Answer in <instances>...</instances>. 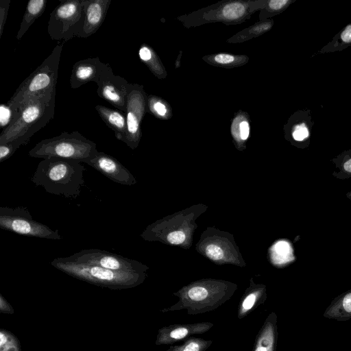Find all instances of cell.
<instances>
[{"label": "cell", "instance_id": "6da1fadb", "mask_svg": "<svg viewBox=\"0 0 351 351\" xmlns=\"http://www.w3.org/2000/svg\"><path fill=\"white\" fill-rule=\"evenodd\" d=\"M56 88L30 97L19 108L16 120L0 134V143L13 142L19 148L43 128L55 115Z\"/></svg>", "mask_w": 351, "mask_h": 351}, {"label": "cell", "instance_id": "7a4b0ae2", "mask_svg": "<svg viewBox=\"0 0 351 351\" xmlns=\"http://www.w3.org/2000/svg\"><path fill=\"white\" fill-rule=\"evenodd\" d=\"M84 171L80 162L50 157L38 163L31 180L49 193L75 199L84 184Z\"/></svg>", "mask_w": 351, "mask_h": 351}, {"label": "cell", "instance_id": "3957f363", "mask_svg": "<svg viewBox=\"0 0 351 351\" xmlns=\"http://www.w3.org/2000/svg\"><path fill=\"white\" fill-rule=\"evenodd\" d=\"M51 265L58 270L86 282L110 289H129L141 284L143 273L119 271L80 263L67 257L53 259Z\"/></svg>", "mask_w": 351, "mask_h": 351}, {"label": "cell", "instance_id": "277c9868", "mask_svg": "<svg viewBox=\"0 0 351 351\" xmlns=\"http://www.w3.org/2000/svg\"><path fill=\"white\" fill-rule=\"evenodd\" d=\"M98 152L95 143L78 131H73L63 132L58 136L43 139L37 143L28 154L36 158L55 157L84 162Z\"/></svg>", "mask_w": 351, "mask_h": 351}, {"label": "cell", "instance_id": "5b68a950", "mask_svg": "<svg viewBox=\"0 0 351 351\" xmlns=\"http://www.w3.org/2000/svg\"><path fill=\"white\" fill-rule=\"evenodd\" d=\"M62 47L63 44L58 42L50 55L20 84L8 104L19 110L30 97L56 88Z\"/></svg>", "mask_w": 351, "mask_h": 351}, {"label": "cell", "instance_id": "8992f818", "mask_svg": "<svg viewBox=\"0 0 351 351\" xmlns=\"http://www.w3.org/2000/svg\"><path fill=\"white\" fill-rule=\"evenodd\" d=\"M232 293V290L222 286L194 285L174 293L178 298V301L162 309V312L186 309L189 315L208 313L221 306Z\"/></svg>", "mask_w": 351, "mask_h": 351}, {"label": "cell", "instance_id": "52a82bcc", "mask_svg": "<svg viewBox=\"0 0 351 351\" xmlns=\"http://www.w3.org/2000/svg\"><path fill=\"white\" fill-rule=\"evenodd\" d=\"M84 22V0H65L51 12L47 25L50 38L64 43L80 36Z\"/></svg>", "mask_w": 351, "mask_h": 351}, {"label": "cell", "instance_id": "ba28073f", "mask_svg": "<svg viewBox=\"0 0 351 351\" xmlns=\"http://www.w3.org/2000/svg\"><path fill=\"white\" fill-rule=\"evenodd\" d=\"M0 228L27 237L53 240L62 239L58 230H52L45 224L34 220L28 209L24 206H1Z\"/></svg>", "mask_w": 351, "mask_h": 351}, {"label": "cell", "instance_id": "9c48e42d", "mask_svg": "<svg viewBox=\"0 0 351 351\" xmlns=\"http://www.w3.org/2000/svg\"><path fill=\"white\" fill-rule=\"evenodd\" d=\"M68 257L77 262L113 271L143 273L146 269L145 266L135 260L99 249L81 250Z\"/></svg>", "mask_w": 351, "mask_h": 351}, {"label": "cell", "instance_id": "30bf717a", "mask_svg": "<svg viewBox=\"0 0 351 351\" xmlns=\"http://www.w3.org/2000/svg\"><path fill=\"white\" fill-rule=\"evenodd\" d=\"M97 85L98 96L125 114L131 83L115 75L109 64L102 62Z\"/></svg>", "mask_w": 351, "mask_h": 351}, {"label": "cell", "instance_id": "8fae6325", "mask_svg": "<svg viewBox=\"0 0 351 351\" xmlns=\"http://www.w3.org/2000/svg\"><path fill=\"white\" fill-rule=\"evenodd\" d=\"M145 110V93L141 86L131 84L126 103L127 130L125 143L134 149L141 138V122Z\"/></svg>", "mask_w": 351, "mask_h": 351}, {"label": "cell", "instance_id": "7c38bea8", "mask_svg": "<svg viewBox=\"0 0 351 351\" xmlns=\"http://www.w3.org/2000/svg\"><path fill=\"white\" fill-rule=\"evenodd\" d=\"M84 162L116 183L127 186L136 183L134 176L125 166L117 159L104 152H98Z\"/></svg>", "mask_w": 351, "mask_h": 351}, {"label": "cell", "instance_id": "4fadbf2b", "mask_svg": "<svg viewBox=\"0 0 351 351\" xmlns=\"http://www.w3.org/2000/svg\"><path fill=\"white\" fill-rule=\"evenodd\" d=\"M214 324L211 322L193 324H173L161 328L157 334L156 345H171L188 339L193 335H201L208 331Z\"/></svg>", "mask_w": 351, "mask_h": 351}, {"label": "cell", "instance_id": "5bb4252c", "mask_svg": "<svg viewBox=\"0 0 351 351\" xmlns=\"http://www.w3.org/2000/svg\"><path fill=\"white\" fill-rule=\"evenodd\" d=\"M111 0H84V22L79 38L95 34L104 23Z\"/></svg>", "mask_w": 351, "mask_h": 351}, {"label": "cell", "instance_id": "9a60e30c", "mask_svg": "<svg viewBox=\"0 0 351 351\" xmlns=\"http://www.w3.org/2000/svg\"><path fill=\"white\" fill-rule=\"evenodd\" d=\"M102 62L99 57L88 58L76 62L72 68L70 86L78 88L90 82L97 83Z\"/></svg>", "mask_w": 351, "mask_h": 351}, {"label": "cell", "instance_id": "2e32d148", "mask_svg": "<svg viewBox=\"0 0 351 351\" xmlns=\"http://www.w3.org/2000/svg\"><path fill=\"white\" fill-rule=\"evenodd\" d=\"M278 335L277 315L271 312L258 332L252 351H276Z\"/></svg>", "mask_w": 351, "mask_h": 351}, {"label": "cell", "instance_id": "e0dca14e", "mask_svg": "<svg viewBox=\"0 0 351 351\" xmlns=\"http://www.w3.org/2000/svg\"><path fill=\"white\" fill-rule=\"evenodd\" d=\"M95 110L102 121L114 132L115 137L125 143L127 130L125 114L102 105H97Z\"/></svg>", "mask_w": 351, "mask_h": 351}, {"label": "cell", "instance_id": "ac0fdd59", "mask_svg": "<svg viewBox=\"0 0 351 351\" xmlns=\"http://www.w3.org/2000/svg\"><path fill=\"white\" fill-rule=\"evenodd\" d=\"M323 315L341 322L351 319V290L335 298Z\"/></svg>", "mask_w": 351, "mask_h": 351}, {"label": "cell", "instance_id": "d6986e66", "mask_svg": "<svg viewBox=\"0 0 351 351\" xmlns=\"http://www.w3.org/2000/svg\"><path fill=\"white\" fill-rule=\"evenodd\" d=\"M47 0H30L27 4L16 38L20 40L28 30L29 27L45 12Z\"/></svg>", "mask_w": 351, "mask_h": 351}, {"label": "cell", "instance_id": "ffe728a7", "mask_svg": "<svg viewBox=\"0 0 351 351\" xmlns=\"http://www.w3.org/2000/svg\"><path fill=\"white\" fill-rule=\"evenodd\" d=\"M266 296L262 289L252 290L247 292L238 306L237 316L241 319L249 315L254 309L265 302Z\"/></svg>", "mask_w": 351, "mask_h": 351}, {"label": "cell", "instance_id": "44dd1931", "mask_svg": "<svg viewBox=\"0 0 351 351\" xmlns=\"http://www.w3.org/2000/svg\"><path fill=\"white\" fill-rule=\"evenodd\" d=\"M350 46H351V23L337 34L330 42L318 51V53L339 51Z\"/></svg>", "mask_w": 351, "mask_h": 351}, {"label": "cell", "instance_id": "7402d4cb", "mask_svg": "<svg viewBox=\"0 0 351 351\" xmlns=\"http://www.w3.org/2000/svg\"><path fill=\"white\" fill-rule=\"evenodd\" d=\"M212 340L191 337L178 346H171L165 351H206L211 346Z\"/></svg>", "mask_w": 351, "mask_h": 351}, {"label": "cell", "instance_id": "603a6c76", "mask_svg": "<svg viewBox=\"0 0 351 351\" xmlns=\"http://www.w3.org/2000/svg\"><path fill=\"white\" fill-rule=\"evenodd\" d=\"M310 111H305L302 121L301 120L296 123L292 132V136L297 141H302L309 136V129L311 128L313 122L311 121V116Z\"/></svg>", "mask_w": 351, "mask_h": 351}, {"label": "cell", "instance_id": "cb8c5ba5", "mask_svg": "<svg viewBox=\"0 0 351 351\" xmlns=\"http://www.w3.org/2000/svg\"><path fill=\"white\" fill-rule=\"evenodd\" d=\"M19 110L12 106L6 104H1L0 106V126L2 130L8 128L16 119Z\"/></svg>", "mask_w": 351, "mask_h": 351}, {"label": "cell", "instance_id": "d4e9b609", "mask_svg": "<svg viewBox=\"0 0 351 351\" xmlns=\"http://www.w3.org/2000/svg\"><path fill=\"white\" fill-rule=\"evenodd\" d=\"M245 12V7L243 3L234 2L226 5L221 10V14L226 19L235 20L243 16Z\"/></svg>", "mask_w": 351, "mask_h": 351}, {"label": "cell", "instance_id": "484cf974", "mask_svg": "<svg viewBox=\"0 0 351 351\" xmlns=\"http://www.w3.org/2000/svg\"><path fill=\"white\" fill-rule=\"evenodd\" d=\"M0 351H21L17 339L8 331L1 330Z\"/></svg>", "mask_w": 351, "mask_h": 351}, {"label": "cell", "instance_id": "4316f807", "mask_svg": "<svg viewBox=\"0 0 351 351\" xmlns=\"http://www.w3.org/2000/svg\"><path fill=\"white\" fill-rule=\"evenodd\" d=\"M138 56L141 60L147 64L154 72H157L158 66L152 49L145 45H142L138 51Z\"/></svg>", "mask_w": 351, "mask_h": 351}, {"label": "cell", "instance_id": "83f0119b", "mask_svg": "<svg viewBox=\"0 0 351 351\" xmlns=\"http://www.w3.org/2000/svg\"><path fill=\"white\" fill-rule=\"evenodd\" d=\"M18 149L13 142L0 143V162L11 157Z\"/></svg>", "mask_w": 351, "mask_h": 351}, {"label": "cell", "instance_id": "f1b7e54d", "mask_svg": "<svg viewBox=\"0 0 351 351\" xmlns=\"http://www.w3.org/2000/svg\"><path fill=\"white\" fill-rule=\"evenodd\" d=\"M275 260L278 263L284 262L289 252V246L285 242H279L274 247Z\"/></svg>", "mask_w": 351, "mask_h": 351}, {"label": "cell", "instance_id": "f546056e", "mask_svg": "<svg viewBox=\"0 0 351 351\" xmlns=\"http://www.w3.org/2000/svg\"><path fill=\"white\" fill-rule=\"evenodd\" d=\"M10 1V0L0 1V38L3 34V29L6 23Z\"/></svg>", "mask_w": 351, "mask_h": 351}, {"label": "cell", "instance_id": "4dcf8cb0", "mask_svg": "<svg viewBox=\"0 0 351 351\" xmlns=\"http://www.w3.org/2000/svg\"><path fill=\"white\" fill-rule=\"evenodd\" d=\"M206 254L208 257L214 261L221 260L223 257L222 249L215 244L208 245L206 247Z\"/></svg>", "mask_w": 351, "mask_h": 351}, {"label": "cell", "instance_id": "1f68e13d", "mask_svg": "<svg viewBox=\"0 0 351 351\" xmlns=\"http://www.w3.org/2000/svg\"><path fill=\"white\" fill-rule=\"evenodd\" d=\"M186 235L182 231H174L167 236V241L173 245H179L184 241Z\"/></svg>", "mask_w": 351, "mask_h": 351}, {"label": "cell", "instance_id": "d6a6232c", "mask_svg": "<svg viewBox=\"0 0 351 351\" xmlns=\"http://www.w3.org/2000/svg\"><path fill=\"white\" fill-rule=\"evenodd\" d=\"M149 107L152 110L159 116L163 117L167 113L165 106L159 101L154 100L153 98L149 99Z\"/></svg>", "mask_w": 351, "mask_h": 351}, {"label": "cell", "instance_id": "836d02e7", "mask_svg": "<svg viewBox=\"0 0 351 351\" xmlns=\"http://www.w3.org/2000/svg\"><path fill=\"white\" fill-rule=\"evenodd\" d=\"M291 2L289 0H271L268 3V6L272 11L279 12L287 7Z\"/></svg>", "mask_w": 351, "mask_h": 351}, {"label": "cell", "instance_id": "e575fe53", "mask_svg": "<svg viewBox=\"0 0 351 351\" xmlns=\"http://www.w3.org/2000/svg\"><path fill=\"white\" fill-rule=\"evenodd\" d=\"M215 61L219 64H226L232 62L234 57L230 54H218L215 56Z\"/></svg>", "mask_w": 351, "mask_h": 351}, {"label": "cell", "instance_id": "d590c367", "mask_svg": "<svg viewBox=\"0 0 351 351\" xmlns=\"http://www.w3.org/2000/svg\"><path fill=\"white\" fill-rule=\"evenodd\" d=\"M240 136L242 140L247 138L250 133V126L247 121H242L240 125Z\"/></svg>", "mask_w": 351, "mask_h": 351}, {"label": "cell", "instance_id": "8d00e7d4", "mask_svg": "<svg viewBox=\"0 0 351 351\" xmlns=\"http://www.w3.org/2000/svg\"><path fill=\"white\" fill-rule=\"evenodd\" d=\"M8 303L5 300L2 295H1V311L2 313H12L13 310Z\"/></svg>", "mask_w": 351, "mask_h": 351}, {"label": "cell", "instance_id": "74e56055", "mask_svg": "<svg viewBox=\"0 0 351 351\" xmlns=\"http://www.w3.org/2000/svg\"><path fill=\"white\" fill-rule=\"evenodd\" d=\"M343 167L345 170L347 171L348 172H351V159L347 160L344 163Z\"/></svg>", "mask_w": 351, "mask_h": 351}]
</instances>
